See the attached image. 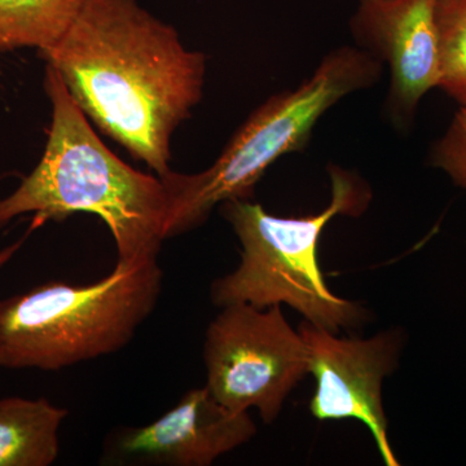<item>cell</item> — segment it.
Here are the masks:
<instances>
[{
  "label": "cell",
  "mask_w": 466,
  "mask_h": 466,
  "mask_svg": "<svg viewBox=\"0 0 466 466\" xmlns=\"http://www.w3.org/2000/svg\"><path fill=\"white\" fill-rule=\"evenodd\" d=\"M85 0H0V54L55 47L75 23Z\"/></svg>",
  "instance_id": "8fae6325"
},
{
  "label": "cell",
  "mask_w": 466,
  "mask_h": 466,
  "mask_svg": "<svg viewBox=\"0 0 466 466\" xmlns=\"http://www.w3.org/2000/svg\"><path fill=\"white\" fill-rule=\"evenodd\" d=\"M207 388L218 401L238 412L258 410L271 424L306 375L309 351L281 306H225L207 329Z\"/></svg>",
  "instance_id": "8992f818"
},
{
  "label": "cell",
  "mask_w": 466,
  "mask_h": 466,
  "mask_svg": "<svg viewBox=\"0 0 466 466\" xmlns=\"http://www.w3.org/2000/svg\"><path fill=\"white\" fill-rule=\"evenodd\" d=\"M86 116L157 177L170 142L200 103L207 56L137 0H85L75 23L41 52Z\"/></svg>",
  "instance_id": "6da1fadb"
},
{
  "label": "cell",
  "mask_w": 466,
  "mask_h": 466,
  "mask_svg": "<svg viewBox=\"0 0 466 466\" xmlns=\"http://www.w3.org/2000/svg\"><path fill=\"white\" fill-rule=\"evenodd\" d=\"M438 24L441 34L438 88L466 108V8L438 3Z\"/></svg>",
  "instance_id": "7c38bea8"
},
{
  "label": "cell",
  "mask_w": 466,
  "mask_h": 466,
  "mask_svg": "<svg viewBox=\"0 0 466 466\" xmlns=\"http://www.w3.org/2000/svg\"><path fill=\"white\" fill-rule=\"evenodd\" d=\"M257 434L249 412L223 406L207 386L146 426L113 431L104 446L110 464L208 466Z\"/></svg>",
  "instance_id": "9c48e42d"
},
{
  "label": "cell",
  "mask_w": 466,
  "mask_h": 466,
  "mask_svg": "<svg viewBox=\"0 0 466 466\" xmlns=\"http://www.w3.org/2000/svg\"><path fill=\"white\" fill-rule=\"evenodd\" d=\"M332 198L320 213L276 217L249 200L223 202L222 213L241 242L240 265L217 279L210 297L217 308L245 303L257 309L288 305L305 321L333 333L352 329L368 319L358 302L337 296L325 283L318 247L325 227L339 216L359 217L372 192L359 175L328 168Z\"/></svg>",
  "instance_id": "3957f363"
},
{
  "label": "cell",
  "mask_w": 466,
  "mask_h": 466,
  "mask_svg": "<svg viewBox=\"0 0 466 466\" xmlns=\"http://www.w3.org/2000/svg\"><path fill=\"white\" fill-rule=\"evenodd\" d=\"M438 2H440V3H449V2H452V0H438Z\"/></svg>",
  "instance_id": "2e32d148"
},
{
  "label": "cell",
  "mask_w": 466,
  "mask_h": 466,
  "mask_svg": "<svg viewBox=\"0 0 466 466\" xmlns=\"http://www.w3.org/2000/svg\"><path fill=\"white\" fill-rule=\"evenodd\" d=\"M299 330L308 346L309 375L315 379L311 415L319 421L361 422L372 434L385 465H400L389 441L382 388L398 366L401 334L386 330L370 339L339 337L308 321Z\"/></svg>",
  "instance_id": "52a82bcc"
},
{
  "label": "cell",
  "mask_w": 466,
  "mask_h": 466,
  "mask_svg": "<svg viewBox=\"0 0 466 466\" xmlns=\"http://www.w3.org/2000/svg\"><path fill=\"white\" fill-rule=\"evenodd\" d=\"M69 415L46 398L0 400V466H48L60 452L58 431Z\"/></svg>",
  "instance_id": "30bf717a"
},
{
  "label": "cell",
  "mask_w": 466,
  "mask_h": 466,
  "mask_svg": "<svg viewBox=\"0 0 466 466\" xmlns=\"http://www.w3.org/2000/svg\"><path fill=\"white\" fill-rule=\"evenodd\" d=\"M45 88L52 122L42 159L0 200V228L33 214L30 231L76 213L97 216L115 238L118 262L158 257L167 240V193L161 177L135 170L106 148L54 67Z\"/></svg>",
  "instance_id": "7a4b0ae2"
},
{
  "label": "cell",
  "mask_w": 466,
  "mask_h": 466,
  "mask_svg": "<svg viewBox=\"0 0 466 466\" xmlns=\"http://www.w3.org/2000/svg\"><path fill=\"white\" fill-rule=\"evenodd\" d=\"M158 257L116 262L97 283H47L0 299V368L60 370L115 354L155 311Z\"/></svg>",
  "instance_id": "5b68a950"
},
{
  "label": "cell",
  "mask_w": 466,
  "mask_h": 466,
  "mask_svg": "<svg viewBox=\"0 0 466 466\" xmlns=\"http://www.w3.org/2000/svg\"><path fill=\"white\" fill-rule=\"evenodd\" d=\"M431 164L466 189V108L460 106L449 127L431 150Z\"/></svg>",
  "instance_id": "4fadbf2b"
},
{
  "label": "cell",
  "mask_w": 466,
  "mask_h": 466,
  "mask_svg": "<svg viewBox=\"0 0 466 466\" xmlns=\"http://www.w3.org/2000/svg\"><path fill=\"white\" fill-rule=\"evenodd\" d=\"M352 34L361 50L390 69L388 112L407 128L441 78L437 0H359Z\"/></svg>",
  "instance_id": "ba28073f"
},
{
  "label": "cell",
  "mask_w": 466,
  "mask_h": 466,
  "mask_svg": "<svg viewBox=\"0 0 466 466\" xmlns=\"http://www.w3.org/2000/svg\"><path fill=\"white\" fill-rule=\"evenodd\" d=\"M440 3V2H438ZM440 5H458V7H465L466 8V0H452V2L449 3H440Z\"/></svg>",
  "instance_id": "9a60e30c"
},
{
  "label": "cell",
  "mask_w": 466,
  "mask_h": 466,
  "mask_svg": "<svg viewBox=\"0 0 466 466\" xmlns=\"http://www.w3.org/2000/svg\"><path fill=\"white\" fill-rule=\"evenodd\" d=\"M26 236H25V238H21V240L14 242V244H11V245H9V247L5 248V249L0 250V268H2V267H5V265H7L9 260L14 258L15 254H16L17 251L21 249V247H23V244H24V241H25Z\"/></svg>",
  "instance_id": "5bb4252c"
},
{
  "label": "cell",
  "mask_w": 466,
  "mask_h": 466,
  "mask_svg": "<svg viewBox=\"0 0 466 466\" xmlns=\"http://www.w3.org/2000/svg\"><path fill=\"white\" fill-rule=\"evenodd\" d=\"M381 73V61L370 52L337 48L299 87L274 95L254 110L207 170H170L161 177L167 193V238L198 228L223 202L250 200L267 168L305 149L319 119L352 92L372 87Z\"/></svg>",
  "instance_id": "277c9868"
}]
</instances>
